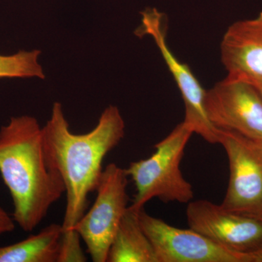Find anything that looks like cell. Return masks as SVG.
Listing matches in <instances>:
<instances>
[{
    "label": "cell",
    "instance_id": "obj_1",
    "mask_svg": "<svg viewBox=\"0 0 262 262\" xmlns=\"http://www.w3.org/2000/svg\"><path fill=\"white\" fill-rule=\"evenodd\" d=\"M125 125L116 106H107L96 126L84 134L70 130L61 103H53L51 117L42 127L46 152L61 177L67 205L62 228L72 232L87 210L89 196L96 192L106 155L125 135Z\"/></svg>",
    "mask_w": 262,
    "mask_h": 262
},
{
    "label": "cell",
    "instance_id": "obj_2",
    "mask_svg": "<svg viewBox=\"0 0 262 262\" xmlns=\"http://www.w3.org/2000/svg\"><path fill=\"white\" fill-rule=\"evenodd\" d=\"M0 174L13 200V218L32 232L63 193L64 184L46 152L35 117H12L0 129Z\"/></svg>",
    "mask_w": 262,
    "mask_h": 262
},
{
    "label": "cell",
    "instance_id": "obj_3",
    "mask_svg": "<svg viewBox=\"0 0 262 262\" xmlns=\"http://www.w3.org/2000/svg\"><path fill=\"white\" fill-rule=\"evenodd\" d=\"M193 134L192 127L183 121L155 146L154 154L147 159L132 162L125 169L136 189L131 206L144 208L153 198L183 204L192 201V185L183 176L181 163Z\"/></svg>",
    "mask_w": 262,
    "mask_h": 262
},
{
    "label": "cell",
    "instance_id": "obj_4",
    "mask_svg": "<svg viewBox=\"0 0 262 262\" xmlns=\"http://www.w3.org/2000/svg\"><path fill=\"white\" fill-rule=\"evenodd\" d=\"M127 177L126 170L117 164L106 165L96 188L94 205L74 227L93 261H107L110 246L128 207Z\"/></svg>",
    "mask_w": 262,
    "mask_h": 262
},
{
    "label": "cell",
    "instance_id": "obj_5",
    "mask_svg": "<svg viewBox=\"0 0 262 262\" xmlns=\"http://www.w3.org/2000/svg\"><path fill=\"white\" fill-rule=\"evenodd\" d=\"M219 144L228 158L229 180L221 206L245 215L262 212V143L218 129Z\"/></svg>",
    "mask_w": 262,
    "mask_h": 262
},
{
    "label": "cell",
    "instance_id": "obj_6",
    "mask_svg": "<svg viewBox=\"0 0 262 262\" xmlns=\"http://www.w3.org/2000/svg\"><path fill=\"white\" fill-rule=\"evenodd\" d=\"M141 15V25L136 34L139 37L147 34L154 39L182 95L185 108L184 122L192 127L194 134L207 142L219 144L218 128L210 122L205 108L206 90L202 87L189 67L179 61L168 47L166 20L163 13L155 8H149L143 11Z\"/></svg>",
    "mask_w": 262,
    "mask_h": 262
},
{
    "label": "cell",
    "instance_id": "obj_7",
    "mask_svg": "<svg viewBox=\"0 0 262 262\" xmlns=\"http://www.w3.org/2000/svg\"><path fill=\"white\" fill-rule=\"evenodd\" d=\"M205 108L216 128L262 143V98L247 81L227 76L206 91Z\"/></svg>",
    "mask_w": 262,
    "mask_h": 262
},
{
    "label": "cell",
    "instance_id": "obj_8",
    "mask_svg": "<svg viewBox=\"0 0 262 262\" xmlns=\"http://www.w3.org/2000/svg\"><path fill=\"white\" fill-rule=\"evenodd\" d=\"M139 222L158 262H246V252L215 244L194 229L177 228L141 208Z\"/></svg>",
    "mask_w": 262,
    "mask_h": 262
},
{
    "label": "cell",
    "instance_id": "obj_9",
    "mask_svg": "<svg viewBox=\"0 0 262 262\" xmlns=\"http://www.w3.org/2000/svg\"><path fill=\"white\" fill-rule=\"evenodd\" d=\"M189 228L215 244L232 251L246 252L262 243V222L227 211L221 205L206 200L187 203Z\"/></svg>",
    "mask_w": 262,
    "mask_h": 262
},
{
    "label": "cell",
    "instance_id": "obj_10",
    "mask_svg": "<svg viewBox=\"0 0 262 262\" xmlns=\"http://www.w3.org/2000/svg\"><path fill=\"white\" fill-rule=\"evenodd\" d=\"M221 60L229 77H262V12L256 18L229 26L220 46Z\"/></svg>",
    "mask_w": 262,
    "mask_h": 262
},
{
    "label": "cell",
    "instance_id": "obj_11",
    "mask_svg": "<svg viewBox=\"0 0 262 262\" xmlns=\"http://www.w3.org/2000/svg\"><path fill=\"white\" fill-rule=\"evenodd\" d=\"M141 209L127 207L110 246L107 261L158 262L152 244L139 222Z\"/></svg>",
    "mask_w": 262,
    "mask_h": 262
},
{
    "label": "cell",
    "instance_id": "obj_12",
    "mask_svg": "<svg viewBox=\"0 0 262 262\" xmlns=\"http://www.w3.org/2000/svg\"><path fill=\"white\" fill-rule=\"evenodd\" d=\"M63 234L53 223L20 242L0 247V262H58Z\"/></svg>",
    "mask_w": 262,
    "mask_h": 262
},
{
    "label": "cell",
    "instance_id": "obj_13",
    "mask_svg": "<svg viewBox=\"0 0 262 262\" xmlns=\"http://www.w3.org/2000/svg\"><path fill=\"white\" fill-rule=\"evenodd\" d=\"M41 51H20L10 56L0 55V78L45 79L42 66L38 59Z\"/></svg>",
    "mask_w": 262,
    "mask_h": 262
},
{
    "label": "cell",
    "instance_id": "obj_14",
    "mask_svg": "<svg viewBox=\"0 0 262 262\" xmlns=\"http://www.w3.org/2000/svg\"><path fill=\"white\" fill-rule=\"evenodd\" d=\"M81 237L77 231L62 234L58 262H84L87 261L81 247Z\"/></svg>",
    "mask_w": 262,
    "mask_h": 262
},
{
    "label": "cell",
    "instance_id": "obj_15",
    "mask_svg": "<svg viewBox=\"0 0 262 262\" xmlns=\"http://www.w3.org/2000/svg\"><path fill=\"white\" fill-rule=\"evenodd\" d=\"M15 225L13 217L0 206V234L12 232L15 229Z\"/></svg>",
    "mask_w": 262,
    "mask_h": 262
},
{
    "label": "cell",
    "instance_id": "obj_16",
    "mask_svg": "<svg viewBox=\"0 0 262 262\" xmlns=\"http://www.w3.org/2000/svg\"><path fill=\"white\" fill-rule=\"evenodd\" d=\"M246 262H262V243L251 251H246Z\"/></svg>",
    "mask_w": 262,
    "mask_h": 262
},
{
    "label": "cell",
    "instance_id": "obj_17",
    "mask_svg": "<svg viewBox=\"0 0 262 262\" xmlns=\"http://www.w3.org/2000/svg\"><path fill=\"white\" fill-rule=\"evenodd\" d=\"M244 80L247 81L249 83L252 84L262 98V77L261 78L248 79V80Z\"/></svg>",
    "mask_w": 262,
    "mask_h": 262
},
{
    "label": "cell",
    "instance_id": "obj_18",
    "mask_svg": "<svg viewBox=\"0 0 262 262\" xmlns=\"http://www.w3.org/2000/svg\"><path fill=\"white\" fill-rule=\"evenodd\" d=\"M248 216L252 217V218L256 219V220L261 221V222H262V212H260V213H256V214L252 215H248Z\"/></svg>",
    "mask_w": 262,
    "mask_h": 262
}]
</instances>
